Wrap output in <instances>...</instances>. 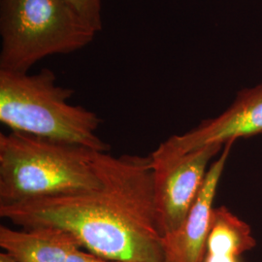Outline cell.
Instances as JSON below:
<instances>
[{
    "instance_id": "6da1fadb",
    "label": "cell",
    "mask_w": 262,
    "mask_h": 262,
    "mask_svg": "<svg viewBox=\"0 0 262 262\" xmlns=\"http://www.w3.org/2000/svg\"><path fill=\"white\" fill-rule=\"evenodd\" d=\"M101 187L78 193L0 205V215L23 228L64 230L79 246L122 262H164L157 223L150 158L94 151Z\"/></svg>"
},
{
    "instance_id": "7a4b0ae2",
    "label": "cell",
    "mask_w": 262,
    "mask_h": 262,
    "mask_svg": "<svg viewBox=\"0 0 262 262\" xmlns=\"http://www.w3.org/2000/svg\"><path fill=\"white\" fill-rule=\"evenodd\" d=\"M95 150L11 131L0 134V205L101 187Z\"/></svg>"
},
{
    "instance_id": "3957f363",
    "label": "cell",
    "mask_w": 262,
    "mask_h": 262,
    "mask_svg": "<svg viewBox=\"0 0 262 262\" xmlns=\"http://www.w3.org/2000/svg\"><path fill=\"white\" fill-rule=\"evenodd\" d=\"M50 69L37 74L0 70V121L11 128L48 140L109 150L96 131L100 119L69 103L73 91L56 84Z\"/></svg>"
},
{
    "instance_id": "277c9868",
    "label": "cell",
    "mask_w": 262,
    "mask_h": 262,
    "mask_svg": "<svg viewBox=\"0 0 262 262\" xmlns=\"http://www.w3.org/2000/svg\"><path fill=\"white\" fill-rule=\"evenodd\" d=\"M96 33L67 0H0V70L28 72L42 58L85 47Z\"/></svg>"
},
{
    "instance_id": "5b68a950",
    "label": "cell",
    "mask_w": 262,
    "mask_h": 262,
    "mask_svg": "<svg viewBox=\"0 0 262 262\" xmlns=\"http://www.w3.org/2000/svg\"><path fill=\"white\" fill-rule=\"evenodd\" d=\"M224 147L213 144L176 155L159 146L150 154L156 216L162 238L184 224L204 184L211 160Z\"/></svg>"
},
{
    "instance_id": "8992f818",
    "label": "cell",
    "mask_w": 262,
    "mask_h": 262,
    "mask_svg": "<svg viewBox=\"0 0 262 262\" xmlns=\"http://www.w3.org/2000/svg\"><path fill=\"white\" fill-rule=\"evenodd\" d=\"M262 133V83L245 89L234 102L219 117L201 122L182 135H174L159 146L163 150L183 155L202 147L236 141Z\"/></svg>"
},
{
    "instance_id": "52a82bcc",
    "label": "cell",
    "mask_w": 262,
    "mask_h": 262,
    "mask_svg": "<svg viewBox=\"0 0 262 262\" xmlns=\"http://www.w3.org/2000/svg\"><path fill=\"white\" fill-rule=\"evenodd\" d=\"M235 141L226 143L210 165L206 178L187 219L177 231L163 237L164 262H204L220 180Z\"/></svg>"
},
{
    "instance_id": "ba28073f",
    "label": "cell",
    "mask_w": 262,
    "mask_h": 262,
    "mask_svg": "<svg viewBox=\"0 0 262 262\" xmlns=\"http://www.w3.org/2000/svg\"><path fill=\"white\" fill-rule=\"evenodd\" d=\"M0 247L16 262H67L69 253L80 246L60 228L40 226L19 231L1 225Z\"/></svg>"
},
{
    "instance_id": "9c48e42d",
    "label": "cell",
    "mask_w": 262,
    "mask_h": 262,
    "mask_svg": "<svg viewBox=\"0 0 262 262\" xmlns=\"http://www.w3.org/2000/svg\"><path fill=\"white\" fill-rule=\"evenodd\" d=\"M255 246L256 240L250 225L225 206L214 209L206 253L241 257Z\"/></svg>"
},
{
    "instance_id": "30bf717a",
    "label": "cell",
    "mask_w": 262,
    "mask_h": 262,
    "mask_svg": "<svg viewBox=\"0 0 262 262\" xmlns=\"http://www.w3.org/2000/svg\"><path fill=\"white\" fill-rule=\"evenodd\" d=\"M76 12L98 32L102 28L101 0H67Z\"/></svg>"
},
{
    "instance_id": "8fae6325",
    "label": "cell",
    "mask_w": 262,
    "mask_h": 262,
    "mask_svg": "<svg viewBox=\"0 0 262 262\" xmlns=\"http://www.w3.org/2000/svg\"><path fill=\"white\" fill-rule=\"evenodd\" d=\"M67 262H122L117 260H111L104 258L102 256L96 255L82 249L81 247H76L75 249L69 253Z\"/></svg>"
},
{
    "instance_id": "7c38bea8",
    "label": "cell",
    "mask_w": 262,
    "mask_h": 262,
    "mask_svg": "<svg viewBox=\"0 0 262 262\" xmlns=\"http://www.w3.org/2000/svg\"><path fill=\"white\" fill-rule=\"evenodd\" d=\"M204 262H241L240 257H232V256H223L206 253Z\"/></svg>"
},
{
    "instance_id": "4fadbf2b",
    "label": "cell",
    "mask_w": 262,
    "mask_h": 262,
    "mask_svg": "<svg viewBox=\"0 0 262 262\" xmlns=\"http://www.w3.org/2000/svg\"><path fill=\"white\" fill-rule=\"evenodd\" d=\"M0 262H16L9 254H7L6 253H0Z\"/></svg>"
}]
</instances>
